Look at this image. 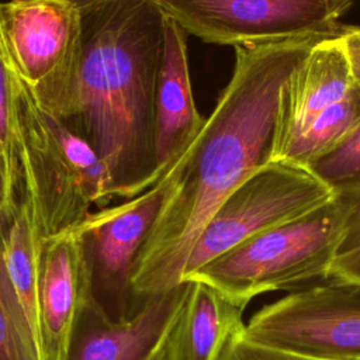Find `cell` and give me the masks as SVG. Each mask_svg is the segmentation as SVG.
Instances as JSON below:
<instances>
[{
	"label": "cell",
	"mask_w": 360,
	"mask_h": 360,
	"mask_svg": "<svg viewBox=\"0 0 360 360\" xmlns=\"http://www.w3.org/2000/svg\"><path fill=\"white\" fill-rule=\"evenodd\" d=\"M328 35L336 34L235 46L232 76L214 111L170 167L174 190L132 271L136 298L184 283L193 246L219 204L249 176L277 160L285 84L311 48Z\"/></svg>",
	"instance_id": "1"
},
{
	"label": "cell",
	"mask_w": 360,
	"mask_h": 360,
	"mask_svg": "<svg viewBox=\"0 0 360 360\" xmlns=\"http://www.w3.org/2000/svg\"><path fill=\"white\" fill-rule=\"evenodd\" d=\"M165 14L153 0L108 3L83 13V56L73 117L66 122L103 159L114 198L159 179L155 97Z\"/></svg>",
	"instance_id": "2"
},
{
	"label": "cell",
	"mask_w": 360,
	"mask_h": 360,
	"mask_svg": "<svg viewBox=\"0 0 360 360\" xmlns=\"http://www.w3.org/2000/svg\"><path fill=\"white\" fill-rule=\"evenodd\" d=\"M17 121L22 197L41 240L79 225L93 207L114 198L112 180L94 148L46 112L20 77Z\"/></svg>",
	"instance_id": "3"
},
{
	"label": "cell",
	"mask_w": 360,
	"mask_h": 360,
	"mask_svg": "<svg viewBox=\"0 0 360 360\" xmlns=\"http://www.w3.org/2000/svg\"><path fill=\"white\" fill-rule=\"evenodd\" d=\"M346 208L333 195L314 211L253 235L183 281H200L235 305L311 280H329L346 233Z\"/></svg>",
	"instance_id": "4"
},
{
	"label": "cell",
	"mask_w": 360,
	"mask_h": 360,
	"mask_svg": "<svg viewBox=\"0 0 360 360\" xmlns=\"http://www.w3.org/2000/svg\"><path fill=\"white\" fill-rule=\"evenodd\" d=\"M4 44L37 103L68 122L76 110L83 56V13L70 0L0 3Z\"/></svg>",
	"instance_id": "5"
},
{
	"label": "cell",
	"mask_w": 360,
	"mask_h": 360,
	"mask_svg": "<svg viewBox=\"0 0 360 360\" xmlns=\"http://www.w3.org/2000/svg\"><path fill=\"white\" fill-rule=\"evenodd\" d=\"M333 193L309 169L276 160L239 184L215 210L187 260L183 280L256 233L300 218Z\"/></svg>",
	"instance_id": "6"
},
{
	"label": "cell",
	"mask_w": 360,
	"mask_h": 360,
	"mask_svg": "<svg viewBox=\"0 0 360 360\" xmlns=\"http://www.w3.org/2000/svg\"><path fill=\"white\" fill-rule=\"evenodd\" d=\"M253 342L325 360H360V287L328 280L257 309L245 323Z\"/></svg>",
	"instance_id": "7"
},
{
	"label": "cell",
	"mask_w": 360,
	"mask_h": 360,
	"mask_svg": "<svg viewBox=\"0 0 360 360\" xmlns=\"http://www.w3.org/2000/svg\"><path fill=\"white\" fill-rule=\"evenodd\" d=\"M186 34L218 45H257L339 34L353 0H153Z\"/></svg>",
	"instance_id": "8"
},
{
	"label": "cell",
	"mask_w": 360,
	"mask_h": 360,
	"mask_svg": "<svg viewBox=\"0 0 360 360\" xmlns=\"http://www.w3.org/2000/svg\"><path fill=\"white\" fill-rule=\"evenodd\" d=\"M174 190L169 169L153 186L121 204L97 208L76 225L90 267L91 300L111 319L131 315L143 298L132 290L136 257Z\"/></svg>",
	"instance_id": "9"
},
{
	"label": "cell",
	"mask_w": 360,
	"mask_h": 360,
	"mask_svg": "<svg viewBox=\"0 0 360 360\" xmlns=\"http://www.w3.org/2000/svg\"><path fill=\"white\" fill-rule=\"evenodd\" d=\"M190 281L145 297L124 318L111 319L90 298L76 323L66 360H167L172 329Z\"/></svg>",
	"instance_id": "10"
},
{
	"label": "cell",
	"mask_w": 360,
	"mask_h": 360,
	"mask_svg": "<svg viewBox=\"0 0 360 360\" xmlns=\"http://www.w3.org/2000/svg\"><path fill=\"white\" fill-rule=\"evenodd\" d=\"M91 298L84 240L76 226L41 240L38 315L44 360H66L79 316Z\"/></svg>",
	"instance_id": "11"
},
{
	"label": "cell",
	"mask_w": 360,
	"mask_h": 360,
	"mask_svg": "<svg viewBox=\"0 0 360 360\" xmlns=\"http://www.w3.org/2000/svg\"><path fill=\"white\" fill-rule=\"evenodd\" d=\"M186 37V31L165 15L155 97V162L160 177L183 156L205 121L193 100Z\"/></svg>",
	"instance_id": "12"
},
{
	"label": "cell",
	"mask_w": 360,
	"mask_h": 360,
	"mask_svg": "<svg viewBox=\"0 0 360 360\" xmlns=\"http://www.w3.org/2000/svg\"><path fill=\"white\" fill-rule=\"evenodd\" d=\"M352 87L350 68L340 34L319 39L285 84L278 156L325 108L345 98Z\"/></svg>",
	"instance_id": "13"
},
{
	"label": "cell",
	"mask_w": 360,
	"mask_h": 360,
	"mask_svg": "<svg viewBox=\"0 0 360 360\" xmlns=\"http://www.w3.org/2000/svg\"><path fill=\"white\" fill-rule=\"evenodd\" d=\"M243 311L212 287L190 281L170 333L167 360H218L231 339L245 330Z\"/></svg>",
	"instance_id": "14"
},
{
	"label": "cell",
	"mask_w": 360,
	"mask_h": 360,
	"mask_svg": "<svg viewBox=\"0 0 360 360\" xmlns=\"http://www.w3.org/2000/svg\"><path fill=\"white\" fill-rule=\"evenodd\" d=\"M309 169L346 208V233L339 252L360 246V125Z\"/></svg>",
	"instance_id": "15"
},
{
	"label": "cell",
	"mask_w": 360,
	"mask_h": 360,
	"mask_svg": "<svg viewBox=\"0 0 360 360\" xmlns=\"http://www.w3.org/2000/svg\"><path fill=\"white\" fill-rule=\"evenodd\" d=\"M360 125V90L353 86L345 98L325 108L309 127L290 145L277 160L304 167L340 145Z\"/></svg>",
	"instance_id": "16"
},
{
	"label": "cell",
	"mask_w": 360,
	"mask_h": 360,
	"mask_svg": "<svg viewBox=\"0 0 360 360\" xmlns=\"http://www.w3.org/2000/svg\"><path fill=\"white\" fill-rule=\"evenodd\" d=\"M0 218V360H44L39 343L10 280L4 260V224Z\"/></svg>",
	"instance_id": "17"
},
{
	"label": "cell",
	"mask_w": 360,
	"mask_h": 360,
	"mask_svg": "<svg viewBox=\"0 0 360 360\" xmlns=\"http://www.w3.org/2000/svg\"><path fill=\"white\" fill-rule=\"evenodd\" d=\"M18 77L11 65L0 24V160L13 193L21 191V165L17 121Z\"/></svg>",
	"instance_id": "18"
},
{
	"label": "cell",
	"mask_w": 360,
	"mask_h": 360,
	"mask_svg": "<svg viewBox=\"0 0 360 360\" xmlns=\"http://www.w3.org/2000/svg\"><path fill=\"white\" fill-rule=\"evenodd\" d=\"M243 332L231 339L218 360H325L253 342Z\"/></svg>",
	"instance_id": "19"
},
{
	"label": "cell",
	"mask_w": 360,
	"mask_h": 360,
	"mask_svg": "<svg viewBox=\"0 0 360 360\" xmlns=\"http://www.w3.org/2000/svg\"><path fill=\"white\" fill-rule=\"evenodd\" d=\"M329 280L360 287V246L338 253Z\"/></svg>",
	"instance_id": "20"
},
{
	"label": "cell",
	"mask_w": 360,
	"mask_h": 360,
	"mask_svg": "<svg viewBox=\"0 0 360 360\" xmlns=\"http://www.w3.org/2000/svg\"><path fill=\"white\" fill-rule=\"evenodd\" d=\"M340 38L347 56L353 86L360 90V27L343 25Z\"/></svg>",
	"instance_id": "21"
},
{
	"label": "cell",
	"mask_w": 360,
	"mask_h": 360,
	"mask_svg": "<svg viewBox=\"0 0 360 360\" xmlns=\"http://www.w3.org/2000/svg\"><path fill=\"white\" fill-rule=\"evenodd\" d=\"M17 201L18 197L13 193L0 160V218H7L13 211L14 205L17 204Z\"/></svg>",
	"instance_id": "22"
},
{
	"label": "cell",
	"mask_w": 360,
	"mask_h": 360,
	"mask_svg": "<svg viewBox=\"0 0 360 360\" xmlns=\"http://www.w3.org/2000/svg\"><path fill=\"white\" fill-rule=\"evenodd\" d=\"M72 3H75L82 13H86L89 10H93L96 7L108 4V3H115V1H127V0H70Z\"/></svg>",
	"instance_id": "23"
}]
</instances>
